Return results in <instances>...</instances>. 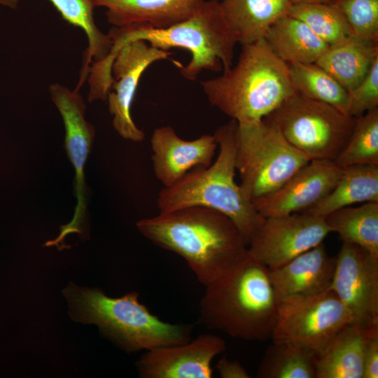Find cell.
Here are the masks:
<instances>
[{
    "mask_svg": "<svg viewBox=\"0 0 378 378\" xmlns=\"http://www.w3.org/2000/svg\"><path fill=\"white\" fill-rule=\"evenodd\" d=\"M62 18L69 24L81 28L88 39V48L85 53L78 85H82L88 76L90 64L103 60L110 52L112 47L108 34L102 32L94 19L92 0H49ZM18 0H0V5L15 8Z\"/></svg>",
    "mask_w": 378,
    "mask_h": 378,
    "instance_id": "cell-24",
    "label": "cell"
},
{
    "mask_svg": "<svg viewBox=\"0 0 378 378\" xmlns=\"http://www.w3.org/2000/svg\"><path fill=\"white\" fill-rule=\"evenodd\" d=\"M112 47L100 66L111 70L113 57L124 45L144 40L150 46L168 50L183 48L191 53L190 62L180 68L181 76L195 80L204 70H228L233 65L237 40L227 25L218 0H205L186 20L167 28H154L146 24L113 27L108 32Z\"/></svg>",
    "mask_w": 378,
    "mask_h": 378,
    "instance_id": "cell-4",
    "label": "cell"
},
{
    "mask_svg": "<svg viewBox=\"0 0 378 378\" xmlns=\"http://www.w3.org/2000/svg\"><path fill=\"white\" fill-rule=\"evenodd\" d=\"M378 377V330L370 336L364 354L363 378Z\"/></svg>",
    "mask_w": 378,
    "mask_h": 378,
    "instance_id": "cell-32",
    "label": "cell"
},
{
    "mask_svg": "<svg viewBox=\"0 0 378 378\" xmlns=\"http://www.w3.org/2000/svg\"><path fill=\"white\" fill-rule=\"evenodd\" d=\"M226 349L225 341L203 334L185 343L147 351L136 363L143 378H211L213 359Z\"/></svg>",
    "mask_w": 378,
    "mask_h": 378,
    "instance_id": "cell-15",
    "label": "cell"
},
{
    "mask_svg": "<svg viewBox=\"0 0 378 378\" xmlns=\"http://www.w3.org/2000/svg\"><path fill=\"white\" fill-rule=\"evenodd\" d=\"M348 92L349 115L358 118L378 108V58L363 80Z\"/></svg>",
    "mask_w": 378,
    "mask_h": 378,
    "instance_id": "cell-31",
    "label": "cell"
},
{
    "mask_svg": "<svg viewBox=\"0 0 378 378\" xmlns=\"http://www.w3.org/2000/svg\"><path fill=\"white\" fill-rule=\"evenodd\" d=\"M352 34L378 41V0H337Z\"/></svg>",
    "mask_w": 378,
    "mask_h": 378,
    "instance_id": "cell-30",
    "label": "cell"
},
{
    "mask_svg": "<svg viewBox=\"0 0 378 378\" xmlns=\"http://www.w3.org/2000/svg\"><path fill=\"white\" fill-rule=\"evenodd\" d=\"M201 86L209 102L238 123L263 120L296 92L288 64L265 38L242 45L236 64Z\"/></svg>",
    "mask_w": 378,
    "mask_h": 378,
    "instance_id": "cell-3",
    "label": "cell"
},
{
    "mask_svg": "<svg viewBox=\"0 0 378 378\" xmlns=\"http://www.w3.org/2000/svg\"><path fill=\"white\" fill-rule=\"evenodd\" d=\"M288 64L297 93L330 104L347 114L349 92L329 73L316 63Z\"/></svg>",
    "mask_w": 378,
    "mask_h": 378,
    "instance_id": "cell-27",
    "label": "cell"
},
{
    "mask_svg": "<svg viewBox=\"0 0 378 378\" xmlns=\"http://www.w3.org/2000/svg\"><path fill=\"white\" fill-rule=\"evenodd\" d=\"M335 162L341 167L378 165V108L356 118L351 136Z\"/></svg>",
    "mask_w": 378,
    "mask_h": 378,
    "instance_id": "cell-29",
    "label": "cell"
},
{
    "mask_svg": "<svg viewBox=\"0 0 378 378\" xmlns=\"http://www.w3.org/2000/svg\"><path fill=\"white\" fill-rule=\"evenodd\" d=\"M330 290L351 312L354 322H378V259L367 250L342 242Z\"/></svg>",
    "mask_w": 378,
    "mask_h": 378,
    "instance_id": "cell-13",
    "label": "cell"
},
{
    "mask_svg": "<svg viewBox=\"0 0 378 378\" xmlns=\"http://www.w3.org/2000/svg\"><path fill=\"white\" fill-rule=\"evenodd\" d=\"M309 161L265 118L238 123L235 166L251 203L281 188Z\"/></svg>",
    "mask_w": 378,
    "mask_h": 378,
    "instance_id": "cell-7",
    "label": "cell"
},
{
    "mask_svg": "<svg viewBox=\"0 0 378 378\" xmlns=\"http://www.w3.org/2000/svg\"><path fill=\"white\" fill-rule=\"evenodd\" d=\"M150 144L153 172L164 187L172 186L193 168L209 166L218 147L214 134L188 141L170 126L156 128Z\"/></svg>",
    "mask_w": 378,
    "mask_h": 378,
    "instance_id": "cell-16",
    "label": "cell"
},
{
    "mask_svg": "<svg viewBox=\"0 0 378 378\" xmlns=\"http://www.w3.org/2000/svg\"><path fill=\"white\" fill-rule=\"evenodd\" d=\"M342 171L335 161L310 160L281 188L252 204L264 218L304 212L330 192Z\"/></svg>",
    "mask_w": 378,
    "mask_h": 378,
    "instance_id": "cell-14",
    "label": "cell"
},
{
    "mask_svg": "<svg viewBox=\"0 0 378 378\" xmlns=\"http://www.w3.org/2000/svg\"><path fill=\"white\" fill-rule=\"evenodd\" d=\"M238 122L231 119L214 135L218 155L208 167L190 170L174 184L163 187L157 198L160 213L188 206H203L230 218L247 246L262 223V217L235 181Z\"/></svg>",
    "mask_w": 378,
    "mask_h": 378,
    "instance_id": "cell-5",
    "label": "cell"
},
{
    "mask_svg": "<svg viewBox=\"0 0 378 378\" xmlns=\"http://www.w3.org/2000/svg\"><path fill=\"white\" fill-rule=\"evenodd\" d=\"M289 15L304 22L328 46L353 35L345 17L334 4H295Z\"/></svg>",
    "mask_w": 378,
    "mask_h": 378,
    "instance_id": "cell-28",
    "label": "cell"
},
{
    "mask_svg": "<svg viewBox=\"0 0 378 378\" xmlns=\"http://www.w3.org/2000/svg\"><path fill=\"white\" fill-rule=\"evenodd\" d=\"M205 0H92L107 8V21L113 27L146 24L167 28L190 18Z\"/></svg>",
    "mask_w": 378,
    "mask_h": 378,
    "instance_id": "cell-19",
    "label": "cell"
},
{
    "mask_svg": "<svg viewBox=\"0 0 378 378\" xmlns=\"http://www.w3.org/2000/svg\"><path fill=\"white\" fill-rule=\"evenodd\" d=\"M265 39L287 64L316 63L329 47L304 22L290 15L274 22Z\"/></svg>",
    "mask_w": 378,
    "mask_h": 378,
    "instance_id": "cell-23",
    "label": "cell"
},
{
    "mask_svg": "<svg viewBox=\"0 0 378 378\" xmlns=\"http://www.w3.org/2000/svg\"><path fill=\"white\" fill-rule=\"evenodd\" d=\"M335 257L327 253L323 242L274 269L269 275L281 300L291 295H309L330 290Z\"/></svg>",
    "mask_w": 378,
    "mask_h": 378,
    "instance_id": "cell-17",
    "label": "cell"
},
{
    "mask_svg": "<svg viewBox=\"0 0 378 378\" xmlns=\"http://www.w3.org/2000/svg\"><path fill=\"white\" fill-rule=\"evenodd\" d=\"M216 369L223 378H249L250 374L244 367L235 360L223 357L218 363Z\"/></svg>",
    "mask_w": 378,
    "mask_h": 378,
    "instance_id": "cell-33",
    "label": "cell"
},
{
    "mask_svg": "<svg viewBox=\"0 0 378 378\" xmlns=\"http://www.w3.org/2000/svg\"><path fill=\"white\" fill-rule=\"evenodd\" d=\"M141 234L182 257L197 280L208 286L232 271L248 255V246L233 221L203 206H188L144 218Z\"/></svg>",
    "mask_w": 378,
    "mask_h": 378,
    "instance_id": "cell-1",
    "label": "cell"
},
{
    "mask_svg": "<svg viewBox=\"0 0 378 378\" xmlns=\"http://www.w3.org/2000/svg\"><path fill=\"white\" fill-rule=\"evenodd\" d=\"M378 58V41L351 35L329 46L316 62L348 92L360 83Z\"/></svg>",
    "mask_w": 378,
    "mask_h": 378,
    "instance_id": "cell-21",
    "label": "cell"
},
{
    "mask_svg": "<svg viewBox=\"0 0 378 378\" xmlns=\"http://www.w3.org/2000/svg\"><path fill=\"white\" fill-rule=\"evenodd\" d=\"M376 330L378 322L343 326L315 354L316 378H363L366 344Z\"/></svg>",
    "mask_w": 378,
    "mask_h": 378,
    "instance_id": "cell-18",
    "label": "cell"
},
{
    "mask_svg": "<svg viewBox=\"0 0 378 378\" xmlns=\"http://www.w3.org/2000/svg\"><path fill=\"white\" fill-rule=\"evenodd\" d=\"M256 375L258 378H316L315 353L292 343L273 342L265 350Z\"/></svg>",
    "mask_w": 378,
    "mask_h": 378,
    "instance_id": "cell-26",
    "label": "cell"
},
{
    "mask_svg": "<svg viewBox=\"0 0 378 378\" xmlns=\"http://www.w3.org/2000/svg\"><path fill=\"white\" fill-rule=\"evenodd\" d=\"M356 118L297 92L265 118L310 160L332 161L347 144Z\"/></svg>",
    "mask_w": 378,
    "mask_h": 378,
    "instance_id": "cell-8",
    "label": "cell"
},
{
    "mask_svg": "<svg viewBox=\"0 0 378 378\" xmlns=\"http://www.w3.org/2000/svg\"><path fill=\"white\" fill-rule=\"evenodd\" d=\"M361 202H378V165L354 164L342 167L330 192L303 213L324 218L337 209Z\"/></svg>",
    "mask_w": 378,
    "mask_h": 378,
    "instance_id": "cell-22",
    "label": "cell"
},
{
    "mask_svg": "<svg viewBox=\"0 0 378 378\" xmlns=\"http://www.w3.org/2000/svg\"><path fill=\"white\" fill-rule=\"evenodd\" d=\"M63 294L72 319L97 325L104 335L127 351H147L191 340L190 326L161 320L140 302L136 292L113 298L99 289L70 283Z\"/></svg>",
    "mask_w": 378,
    "mask_h": 378,
    "instance_id": "cell-6",
    "label": "cell"
},
{
    "mask_svg": "<svg viewBox=\"0 0 378 378\" xmlns=\"http://www.w3.org/2000/svg\"><path fill=\"white\" fill-rule=\"evenodd\" d=\"M172 52L136 40L122 46L115 53L111 66L113 82L107 95L108 110L113 115V126L125 139L141 142L145 133L134 122L130 113L140 78L153 63L170 59L178 67L183 65L169 59Z\"/></svg>",
    "mask_w": 378,
    "mask_h": 378,
    "instance_id": "cell-12",
    "label": "cell"
},
{
    "mask_svg": "<svg viewBox=\"0 0 378 378\" xmlns=\"http://www.w3.org/2000/svg\"><path fill=\"white\" fill-rule=\"evenodd\" d=\"M199 321L230 337L249 341L272 337L280 300L268 268L248 253L232 271L206 286Z\"/></svg>",
    "mask_w": 378,
    "mask_h": 378,
    "instance_id": "cell-2",
    "label": "cell"
},
{
    "mask_svg": "<svg viewBox=\"0 0 378 378\" xmlns=\"http://www.w3.org/2000/svg\"><path fill=\"white\" fill-rule=\"evenodd\" d=\"M224 18L238 43L265 38L269 28L289 15L290 0H218Z\"/></svg>",
    "mask_w": 378,
    "mask_h": 378,
    "instance_id": "cell-20",
    "label": "cell"
},
{
    "mask_svg": "<svg viewBox=\"0 0 378 378\" xmlns=\"http://www.w3.org/2000/svg\"><path fill=\"white\" fill-rule=\"evenodd\" d=\"M330 232L324 218L303 212L266 217L251 238L248 253L274 269L323 242Z\"/></svg>",
    "mask_w": 378,
    "mask_h": 378,
    "instance_id": "cell-11",
    "label": "cell"
},
{
    "mask_svg": "<svg viewBox=\"0 0 378 378\" xmlns=\"http://www.w3.org/2000/svg\"><path fill=\"white\" fill-rule=\"evenodd\" d=\"M293 4L304 3L335 4L337 0H290Z\"/></svg>",
    "mask_w": 378,
    "mask_h": 378,
    "instance_id": "cell-34",
    "label": "cell"
},
{
    "mask_svg": "<svg viewBox=\"0 0 378 378\" xmlns=\"http://www.w3.org/2000/svg\"><path fill=\"white\" fill-rule=\"evenodd\" d=\"M354 321L351 312L328 290L280 300L273 342H286L318 352L343 326Z\"/></svg>",
    "mask_w": 378,
    "mask_h": 378,
    "instance_id": "cell-9",
    "label": "cell"
},
{
    "mask_svg": "<svg viewBox=\"0 0 378 378\" xmlns=\"http://www.w3.org/2000/svg\"><path fill=\"white\" fill-rule=\"evenodd\" d=\"M78 88L70 90L59 83L49 88L51 99L59 111L65 127V148L75 169L76 204L69 223L62 225L59 235L46 243L47 246L63 248V241L70 234H82L85 218V184L84 168L91 150L95 131L85 118V105Z\"/></svg>",
    "mask_w": 378,
    "mask_h": 378,
    "instance_id": "cell-10",
    "label": "cell"
},
{
    "mask_svg": "<svg viewBox=\"0 0 378 378\" xmlns=\"http://www.w3.org/2000/svg\"><path fill=\"white\" fill-rule=\"evenodd\" d=\"M324 219L342 242L360 246L378 259V202L342 207Z\"/></svg>",
    "mask_w": 378,
    "mask_h": 378,
    "instance_id": "cell-25",
    "label": "cell"
}]
</instances>
